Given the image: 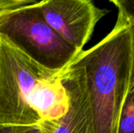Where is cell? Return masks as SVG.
Returning a JSON list of instances; mask_svg holds the SVG:
<instances>
[{
    "instance_id": "5",
    "label": "cell",
    "mask_w": 134,
    "mask_h": 133,
    "mask_svg": "<svg viewBox=\"0 0 134 133\" xmlns=\"http://www.w3.org/2000/svg\"><path fill=\"white\" fill-rule=\"evenodd\" d=\"M29 104L40 122H54L65 115L69 108V96L60 72L38 82L30 96Z\"/></svg>"
},
{
    "instance_id": "6",
    "label": "cell",
    "mask_w": 134,
    "mask_h": 133,
    "mask_svg": "<svg viewBox=\"0 0 134 133\" xmlns=\"http://www.w3.org/2000/svg\"><path fill=\"white\" fill-rule=\"evenodd\" d=\"M116 133H134V87L126 97Z\"/></svg>"
},
{
    "instance_id": "10",
    "label": "cell",
    "mask_w": 134,
    "mask_h": 133,
    "mask_svg": "<svg viewBox=\"0 0 134 133\" xmlns=\"http://www.w3.org/2000/svg\"><path fill=\"white\" fill-rule=\"evenodd\" d=\"M114 5H115L118 9L119 8H125L126 9H127L128 11H130V13H132L130 9H129V2L130 0H110Z\"/></svg>"
},
{
    "instance_id": "3",
    "label": "cell",
    "mask_w": 134,
    "mask_h": 133,
    "mask_svg": "<svg viewBox=\"0 0 134 133\" xmlns=\"http://www.w3.org/2000/svg\"><path fill=\"white\" fill-rule=\"evenodd\" d=\"M56 73L0 38V125H38L29 99L40 81Z\"/></svg>"
},
{
    "instance_id": "9",
    "label": "cell",
    "mask_w": 134,
    "mask_h": 133,
    "mask_svg": "<svg viewBox=\"0 0 134 133\" xmlns=\"http://www.w3.org/2000/svg\"><path fill=\"white\" fill-rule=\"evenodd\" d=\"M38 0H0V10L4 9L12 4L16 3H31L37 2Z\"/></svg>"
},
{
    "instance_id": "8",
    "label": "cell",
    "mask_w": 134,
    "mask_h": 133,
    "mask_svg": "<svg viewBox=\"0 0 134 133\" xmlns=\"http://www.w3.org/2000/svg\"><path fill=\"white\" fill-rule=\"evenodd\" d=\"M0 133H43L38 125H0Z\"/></svg>"
},
{
    "instance_id": "4",
    "label": "cell",
    "mask_w": 134,
    "mask_h": 133,
    "mask_svg": "<svg viewBox=\"0 0 134 133\" xmlns=\"http://www.w3.org/2000/svg\"><path fill=\"white\" fill-rule=\"evenodd\" d=\"M35 4L46 23L79 51L91 38L97 24L108 13L93 0H39Z\"/></svg>"
},
{
    "instance_id": "7",
    "label": "cell",
    "mask_w": 134,
    "mask_h": 133,
    "mask_svg": "<svg viewBox=\"0 0 134 133\" xmlns=\"http://www.w3.org/2000/svg\"><path fill=\"white\" fill-rule=\"evenodd\" d=\"M72 133H94L90 100L84 108Z\"/></svg>"
},
{
    "instance_id": "2",
    "label": "cell",
    "mask_w": 134,
    "mask_h": 133,
    "mask_svg": "<svg viewBox=\"0 0 134 133\" xmlns=\"http://www.w3.org/2000/svg\"><path fill=\"white\" fill-rule=\"evenodd\" d=\"M0 38L28 58L60 72L81 52L44 20L35 3L0 10Z\"/></svg>"
},
{
    "instance_id": "1",
    "label": "cell",
    "mask_w": 134,
    "mask_h": 133,
    "mask_svg": "<svg viewBox=\"0 0 134 133\" xmlns=\"http://www.w3.org/2000/svg\"><path fill=\"white\" fill-rule=\"evenodd\" d=\"M74 61L83 71L94 133H116L126 97L134 87L133 14L119 8L112 31Z\"/></svg>"
}]
</instances>
